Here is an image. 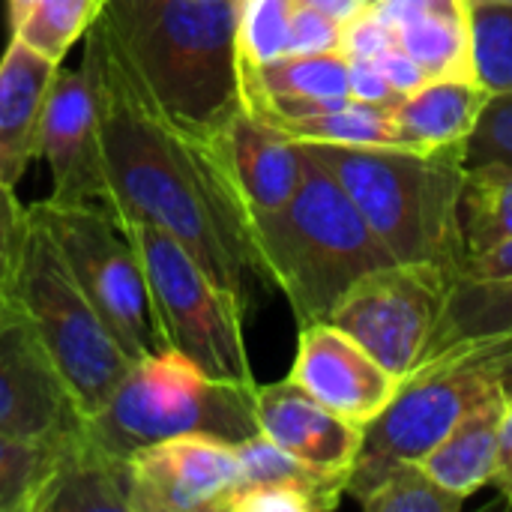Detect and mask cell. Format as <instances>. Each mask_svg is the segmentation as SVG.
Masks as SVG:
<instances>
[{"mask_svg":"<svg viewBox=\"0 0 512 512\" xmlns=\"http://www.w3.org/2000/svg\"><path fill=\"white\" fill-rule=\"evenodd\" d=\"M102 165L117 219L171 234L246 312L270 288L258 264L252 219L210 150L204 123L171 114L99 15L84 33Z\"/></svg>","mask_w":512,"mask_h":512,"instance_id":"cell-1","label":"cell"},{"mask_svg":"<svg viewBox=\"0 0 512 512\" xmlns=\"http://www.w3.org/2000/svg\"><path fill=\"white\" fill-rule=\"evenodd\" d=\"M354 201L396 264H435L462 273L465 144L438 150L300 144Z\"/></svg>","mask_w":512,"mask_h":512,"instance_id":"cell-2","label":"cell"},{"mask_svg":"<svg viewBox=\"0 0 512 512\" xmlns=\"http://www.w3.org/2000/svg\"><path fill=\"white\" fill-rule=\"evenodd\" d=\"M252 240L267 285L282 291L300 327L330 321L366 273L396 264L345 189L309 153L300 189L285 207L252 219Z\"/></svg>","mask_w":512,"mask_h":512,"instance_id":"cell-3","label":"cell"},{"mask_svg":"<svg viewBox=\"0 0 512 512\" xmlns=\"http://www.w3.org/2000/svg\"><path fill=\"white\" fill-rule=\"evenodd\" d=\"M102 18L159 102L189 123L237 96V0H108Z\"/></svg>","mask_w":512,"mask_h":512,"instance_id":"cell-4","label":"cell"},{"mask_svg":"<svg viewBox=\"0 0 512 512\" xmlns=\"http://www.w3.org/2000/svg\"><path fill=\"white\" fill-rule=\"evenodd\" d=\"M255 387L216 381L177 348H165L135 360L105 405L87 417V435L120 459L186 435L237 447L258 435Z\"/></svg>","mask_w":512,"mask_h":512,"instance_id":"cell-5","label":"cell"},{"mask_svg":"<svg viewBox=\"0 0 512 512\" xmlns=\"http://www.w3.org/2000/svg\"><path fill=\"white\" fill-rule=\"evenodd\" d=\"M12 294L36 324L81 411L96 414L135 360L111 336L30 207Z\"/></svg>","mask_w":512,"mask_h":512,"instance_id":"cell-6","label":"cell"},{"mask_svg":"<svg viewBox=\"0 0 512 512\" xmlns=\"http://www.w3.org/2000/svg\"><path fill=\"white\" fill-rule=\"evenodd\" d=\"M30 213L48 231L120 348L132 360L165 351L168 339L144 261L120 219L102 204H60L51 198L30 204Z\"/></svg>","mask_w":512,"mask_h":512,"instance_id":"cell-7","label":"cell"},{"mask_svg":"<svg viewBox=\"0 0 512 512\" xmlns=\"http://www.w3.org/2000/svg\"><path fill=\"white\" fill-rule=\"evenodd\" d=\"M135 243L162 318L168 348L186 354L204 375L255 387L246 351V306L165 231L120 219Z\"/></svg>","mask_w":512,"mask_h":512,"instance_id":"cell-8","label":"cell"},{"mask_svg":"<svg viewBox=\"0 0 512 512\" xmlns=\"http://www.w3.org/2000/svg\"><path fill=\"white\" fill-rule=\"evenodd\" d=\"M501 381L504 372L489 360H450L417 369L363 429L345 495L363 501L396 465L423 462L462 414L501 387Z\"/></svg>","mask_w":512,"mask_h":512,"instance_id":"cell-9","label":"cell"},{"mask_svg":"<svg viewBox=\"0 0 512 512\" xmlns=\"http://www.w3.org/2000/svg\"><path fill=\"white\" fill-rule=\"evenodd\" d=\"M456 279L435 264H387L342 297L330 324L360 342L402 384L423 363Z\"/></svg>","mask_w":512,"mask_h":512,"instance_id":"cell-10","label":"cell"},{"mask_svg":"<svg viewBox=\"0 0 512 512\" xmlns=\"http://www.w3.org/2000/svg\"><path fill=\"white\" fill-rule=\"evenodd\" d=\"M84 426L87 414L51 360L36 324L15 294L0 297V435L60 444Z\"/></svg>","mask_w":512,"mask_h":512,"instance_id":"cell-11","label":"cell"},{"mask_svg":"<svg viewBox=\"0 0 512 512\" xmlns=\"http://www.w3.org/2000/svg\"><path fill=\"white\" fill-rule=\"evenodd\" d=\"M129 512H228L243 474L234 444L186 435L129 456Z\"/></svg>","mask_w":512,"mask_h":512,"instance_id":"cell-12","label":"cell"},{"mask_svg":"<svg viewBox=\"0 0 512 512\" xmlns=\"http://www.w3.org/2000/svg\"><path fill=\"white\" fill-rule=\"evenodd\" d=\"M39 156L51 171V201L102 204L111 210L96 105L81 66L66 69L60 63L51 78L39 123Z\"/></svg>","mask_w":512,"mask_h":512,"instance_id":"cell-13","label":"cell"},{"mask_svg":"<svg viewBox=\"0 0 512 512\" xmlns=\"http://www.w3.org/2000/svg\"><path fill=\"white\" fill-rule=\"evenodd\" d=\"M288 381L360 429H366L399 390V378L330 321L300 327Z\"/></svg>","mask_w":512,"mask_h":512,"instance_id":"cell-14","label":"cell"},{"mask_svg":"<svg viewBox=\"0 0 512 512\" xmlns=\"http://www.w3.org/2000/svg\"><path fill=\"white\" fill-rule=\"evenodd\" d=\"M204 132L249 219L285 207L300 189L306 174L303 147L258 120L240 99L222 117L204 123Z\"/></svg>","mask_w":512,"mask_h":512,"instance_id":"cell-15","label":"cell"},{"mask_svg":"<svg viewBox=\"0 0 512 512\" xmlns=\"http://www.w3.org/2000/svg\"><path fill=\"white\" fill-rule=\"evenodd\" d=\"M255 420L258 435L324 474L348 477L363 444L360 426L333 414L288 378L255 387Z\"/></svg>","mask_w":512,"mask_h":512,"instance_id":"cell-16","label":"cell"},{"mask_svg":"<svg viewBox=\"0 0 512 512\" xmlns=\"http://www.w3.org/2000/svg\"><path fill=\"white\" fill-rule=\"evenodd\" d=\"M237 96L258 120L339 108L351 99V66L342 51L291 54L264 66H237Z\"/></svg>","mask_w":512,"mask_h":512,"instance_id":"cell-17","label":"cell"},{"mask_svg":"<svg viewBox=\"0 0 512 512\" xmlns=\"http://www.w3.org/2000/svg\"><path fill=\"white\" fill-rule=\"evenodd\" d=\"M512 348V279H456L444 315L417 369L450 360H486Z\"/></svg>","mask_w":512,"mask_h":512,"instance_id":"cell-18","label":"cell"},{"mask_svg":"<svg viewBox=\"0 0 512 512\" xmlns=\"http://www.w3.org/2000/svg\"><path fill=\"white\" fill-rule=\"evenodd\" d=\"M57 63L24 42H6L0 54V183L15 189L39 156V123Z\"/></svg>","mask_w":512,"mask_h":512,"instance_id":"cell-19","label":"cell"},{"mask_svg":"<svg viewBox=\"0 0 512 512\" xmlns=\"http://www.w3.org/2000/svg\"><path fill=\"white\" fill-rule=\"evenodd\" d=\"M129 492V459L99 447L84 426L78 435L57 444L54 465L33 512H129Z\"/></svg>","mask_w":512,"mask_h":512,"instance_id":"cell-20","label":"cell"},{"mask_svg":"<svg viewBox=\"0 0 512 512\" xmlns=\"http://www.w3.org/2000/svg\"><path fill=\"white\" fill-rule=\"evenodd\" d=\"M489 96L477 78H429L390 108L393 135L405 150L465 144Z\"/></svg>","mask_w":512,"mask_h":512,"instance_id":"cell-21","label":"cell"},{"mask_svg":"<svg viewBox=\"0 0 512 512\" xmlns=\"http://www.w3.org/2000/svg\"><path fill=\"white\" fill-rule=\"evenodd\" d=\"M504 381L489 396H483L474 408L462 414V420L447 432V438L423 459V468L450 492L465 501L486 489L495 477L501 429H504Z\"/></svg>","mask_w":512,"mask_h":512,"instance_id":"cell-22","label":"cell"},{"mask_svg":"<svg viewBox=\"0 0 512 512\" xmlns=\"http://www.w3.org/2000/svg\"><path fill=\"white\" fill-rule=\"evenodd\" d=\"M108 0H6L12 39L24 42L51 63H63L69 48L84 39Z\"/></svg>","mask_w":512,"mask_h":512,"instance_id":"cell-23","label":"cell"},{"mask_svg":"<svg viewBox=\"0 0 512 512\" xmlns=\"http://www.w3.org/2000/svg\"><path fill=\"white\" fill-rule=\"evenodd\" d=\"M294 144H345V147H399L390 123V108L366 105L348 99L339 108L303 114V117H279L264 120Z\"/></svg>","mask_w":512,"mask_h":512,"instance_id":"cell-24","label":"cell"},{"mask_svg":"<svg viewBox=\"0 0 512 512\" xmlns=\"http://www.w3.org/2000/svg\"><path fill=\"white\" fill-rule=\"evenodd\" d=\"M462 231L468 258L512 240V165L468 168L462 189Z\"/></svg>","mask_w":512,"mask_h":512,"instance_id":"cell-25","label":"cell"},{"mask_svg":"<svg viewBox=\"0 0 512 512\" xmlns=\"http://www.w3.org/2000/svg\"><path fill=\"white\" fill-rule=\"evenodd\" d=\"M237 456H240V474H243L240 489L243 486H291V489L312 495L324 507V512L336 510L345 495L348 477L309 468L306 462L294 459L291 453H285L264 435H252L249 441L237 444Z\"/></svg>","mask_w":512,"mask_h":512,"instance_id":"cell-26","label":"cell"},{"mask_svg":"<svg viewBox=\"0 0 512 512\" xmlns=\"http://www.w3.org/2000/svg\"><path fill=\"white\" fill-rule=\"evenodd\" d=\"M297 0H237V66H264L288 57Z\"/></svg>","mask_w":512,"mask_h":512,"instance_id":"cell-27","label":"cell"},{"mask_svg":"<svg viewBox=\"0 0 512 512\" xmlns=\"http://www.w3.org/2000/svg\"><path fill=\"white\" fill-rule=\"evenodd\" d=\"M360 507L369 512H459L465 498L444 489L423 462L396 465L363 501Z\"/></svg>","mask_w":512,"mask_h":512,"instance_id":"cell-28","label":"cell"},{"mask_svg":"<svg viewBox=\"0 0 512 512\" xmlns=\"http://www.w3.org/2000/svg\"><path fill=\"white\" fill-rule=\"evenodd\" d=\"M471 69L489 93L512 90V6H471Z\"/></svg>","mask_w":512,"mask_h":512,"instance_id":"cell-29","label":"cell"},{"mask_svg":"<svg viewBox=\"0 0 512 512\" xmlns=\"http://www.w3.org/2000/svg\"><path fill=\"white\" fill-rule=\"evenodd\" d=\"M54 456L57 444L0 435V512H33Z\"/></svg>","mask_w":512,"mask_h":512,"instance_id":"cell-30","label":"cell"},{"mask_svg":"<svg viewBox=\"0 0 512 512\" xmlns=\"http://www.w3.org/2000/svg\"><path fill=\"white\" fill-rule=\"evenodd\" d=\"M468 168L512 165V90L492 93L474 132L465 141Z\"/></svg>","mask_w":512,"mask_h":512,"instance_id":"cell-31","label":"cell"},{"mask_svg":"<svg viewBox=\"0 0 512 512\" xmlns=\"http://www.w3.org/2000/svg\"><path fill=\"white\" fill-rule=\"evenodd\" d=\"M27 234V207L15 198V189L0 183V297L15 288V270Z\"/></svg>","mask_w":512,"mask_h":512,"instance_id":"cell-32","label":"cell"},{"mask_svg":"<svg viewBox=\"0 0 512 512\" xmlns=\"http://www.w3.org/2000/svg\"><path fill=\"white\" fill-rule=\"evenodd\" d=\"M342 45V24L333 18L297 3L291 18V36H288V57L291 54H321V51H339Z\"/></svg>","mask_w":512,"mask_h":512,"instance_id":"cell-33","label":"cell"},{"mask_svg":"<svg viewBox=\"0 0 512 512\" xmlns=\"http://www.w3.org/2000/svg\"><path fill=\"white\" fill-rule=\"evenodd\" d=\"M228 512H324V507L291 486H243L231 498Z\"/></svg>","mask_w":512,"mask_h":512,"instance_id":"cell-34","label":"cell"},{"mask_svg":"<svg viewBox=\"0 0 512 512\" xmlns=\"http://www.w3.org/2000/svg\"><path fill=\"white\" fill-rule=\"evenodd\" d=\"M348 66H351V99L366 102V105H381V108H393L402 99L375 60L351 57Z\"/></svg>","mask_w":512,"mask_h":512,"instance_id":"cell-35","label":"cell"},{"mask_svg":"<svg viewBox=\"0 0 512 512\" xmlns=\"http://www.w3.org/2000/svg\"><path fill=\"white\" fill-rule=\"evenodd\" d=\"M504 372V399H507V411H504V429H501V450H498V465H495V477L492 486L501 492V498L512 504V366L510 363H495Z\"/></svg>","mask_w":512,"mask_h":512,"instance_id":"cell-36","label":"cell"},{"mask_svg":"<svg viewBox=\"0 0 512 512\" xmlns=\"http://www.w3.org/2000/svg\"><path fill=\"white\" fill-rule=\"evenodd\" d=\"M375 63L381 66V72L387 75V81L393 84V90H396L399 96H405V93H411V90H417L420 84L429 81L426 72H423L402 48H396V45L387 48L384 54H378Z\"/></svg>","mask_w":512,"mask_h":512,"instance_id":"cell-37","label":"cell"},{"mask_svg":"<svg viewBox=\"0 0 512 512\" xmlns=\"http://www.w3.org/2000/svg\"><path fill=\"white\" fill-rule=\"evenodd\" d=\"M459 279H471V282H504L512 279V240L501 243L498 249L468 258Z\"/></svg>","mask_w":512,"mask_h":512,"instance_id":"cell-38","label":"cell"},{"mask_svg":"<svg viewBox=\"0 0 512 512\" xmlns=\"http://www.w3.org/2000/svg\"><path fill=\"white\" fill-rule=\"evenodd\" d=\"M297 3H303V6H309V9H315V12L333 18V21L342 24V27L369 9V0H297Z\"/></svg>","mask_w":512,"mask_h":512,"instance_id":"cell-39","label":"cell"},{"mask_svg":"<svg viewBox=\"0 0 512 512\" xmlns=\"http://www.w3.org/2000/svg\"><path fill=\"white\" fill-rule=\"evenodd\" d=\"M471 6H489V3H495V6H512V0H468Z\"/></svg>","mask_w":512,"mask_h":512,"instance_id":"cell-40","label":"cell"},{"mask_svg":"<svg viewBox=\"0 0 512 512\" xmlns=\"http://www.w3.org/2000/svg\"><path fill=\"white\" fill-rule=\"evenodd\" d=\"M489 363H510L512 366V354H504V357H492Z\"/></svg>","mask_w":512,"mask_h":512,"instance_id":"cell-41","label":"cell"},{"mask_svg":"<svg viewBox=\"0 0 512 512\" xmlns=\"http://www.w3.org/2000/svg\"><path fill=\"white\" fill-rule=\"evenodd\" d=\"M504 354H512V348L510 351H504ZM504 354H498V357H504ZM486 360H492V357H486Z\"/></svg>","mask_w":512,"mask_h":512,"instance_id":"cell-42","label":"cell"}]
</instances>
